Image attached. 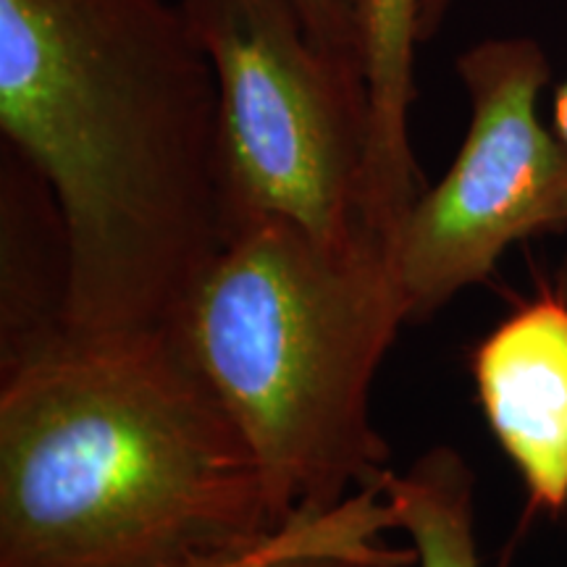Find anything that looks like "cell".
<instances>
[{"label":"cell","mask_w":567,"mask_h":567,"mask_svg":"<svg viewBox=\"0 0 567 567\" xmlns=\"http://www.w3.org/2000/svg\"><path fill=\"white\" fill-rule=\"evenodd\" d=\"M421 0H363V55L371 142L365 168V226L389 245L405 213L425 193L410 142L415 103V45Z\"/></svg>","instance_id":"cell-8"},{"label":"cell","mask_w":567,"mask_h":567,"mask_svg":"<svg viewBox=\"0 0 567 567\" xmlns=\"http://www.w3.org/2000/svg\"><path fill=\"white\" fill-rule=\"evenodd\" d=\"M473 375L488 429L528 488L530 507H567V302L523 305L476 347Z\"/></svg>","instance_id":"cell-6"},{"label":"cell","mask_w":567,"mask_h":567,"mask_svg":"<svg viewBox=\"0 0 567 567\" xmlns=\"http://www.w3.org/2000/svg\"><path fill=\"white\" fill-rule=\"evenodd\" d=\"M0 132L61 208L66 334L172 331L226 245L218 82L176 0H0Z\"/></svg>","instance_id":"cell-1"},{"label":"cell","mask_w":567,"mask_h":567,"mask_svg":"<svg viewBox=\"0 0 567 567\" xmlns=\"http://www.w3.org/2000/svg\"><path fill=\"white\" fill-rule=\"evenodd\" d=\"M3 371L66 334L69 243L53 189L13 147L0 172Z\"/></svg>","instance_id":"cell-7"},{"label":"cell","mask_w":567,"mask_h":567,"mask_svg":"<svg viewBox=\"0 0 567 567\" xmlns=\"http://www.w3.org/2000/svg\"><path fill=\"white\" fill-rule=\"evenodd\" d=\"M455 69L471 101L463 147L386 245L413 323L486 281L513 245L567 229V151L538 118L551 76L544 48L484 40Z\"/></svg>","instance_id":"cell-5"},{"label":"cell","mask_w":567,"mask_h":567,"mask_svg":"<svg viewBox=\"0 0 567 567\" xmlns=\"http://www.w3.org/2000/svg\"><path fill=\"white\" fill-rule=\"evenodd\" d=\"M176 6L218 82L226 239L281 218L326 247L379 243L365 226L363 63L318 45L295 0Z\"/></svg>","instance_id":"cell-4"},{"label":"cell","mask_w":567,"mask_h":567,"mask_svg":"<svg viewBox=\"0 0 567 567\" xmlns=\"http://www.w3.org/2000/svg\"><path fill=\"white\" fill-rule=\"evenodd\" d=\"M268 567H379V565L365 563V559L342 557V555H295V557L279 559V563Z\"/></svg>","instance_id":"cell-11"},{"label":"cell","mask_w":567,"mask_h":567,"mask_svg":"<svg viewBox=\"0 0 567 567\" xmlns=\"http://www.w3.org/2000/svg\"><path fill=\"white\" fill-rule=\"evenodd\" d=\"M384 530H396L394 509L384 486H368L331 509H300L260 544L179 567H268L295 555H342L379 567L413 565L415 549L386 547Z\"/></svg>","instance_id":"cell-10"},{"label":"cell","mask_w":567,"mask_h":567,"mask_svg":"<svg viewBox=\"0 0 567 567\" xmlns=\"http://www.w3.org/2000/svg\"><path fill=\"white\" fill-rule=\"evenodd\" d=\"M557 295L567 302V250H565L563 264H559V268H557Z\"/></svg>","instance_id":"cell-14"},{"label":"cell","mask_w":567,"mask_h":567,"mask_svg":"<svg viewBox=\"0 0 567 567\" xmlns=\"http://www.w3.org/2000/svg\"><path fill=\"white\" fill-rule=\"evenodd\" d=\"M384 494L417 567H478L476 476L452 446H434L408 471H389Z\"/></svg>","instance_id":"cell-9"},{"label":"cell","mask_w":567,"mask_h":567,"mask_svg":"<svg viewBox=\"0 0 567 567\" xmlns=\"http://www.w3.org/2000/svg\"><path fill=\"white\" fill-rule=\"evenodd\" d=\"M555 132L567 151V80L555 95Z\"/></svg>","instance_id":"cell-13"},{"label":"cell","mask_w":567,"mask_h":567,"mask_svg":"<svg viewBox=\"0 0 567 567\" xmlns=\"http://www.w3.org/2000/svg\"><path fill=\"white\" fill-rule=\"evenodd\" d=\"M452 0H421V11H417V40L429 42L442 27Z\"/></svg>","instance_id":"cell-12"},{"label":"cell","mask_w":567,"mask_h":567,"mask_svg":"<svg viewBox=\"0 0 567 567\" xmlns=\"http://www.w3.org/2000/svg\"><path fill=\"white\" fill-rule=\"evenodd\" d=\"M408 302L379 243L266 218L226 239L172 334L258 460L279 523L384 486L371 389Z\"/></svg>","instance_id":"cell-3"},{"label":"cell","mask_w":567,"mask_h":567,"mask_svg":"<svg viewBox=\"0 0 567 567\" xmlns=\"http://www.w3.org/2000/svg\"><path fill=\"white\" fill-rule=\"evenodd\" d=\"M281 526L172 331L63 334L3 371L0 567H179Z\"/></svg>","instance_id":"cell-2"}]
</instances>
